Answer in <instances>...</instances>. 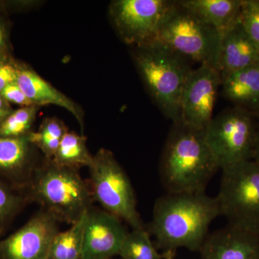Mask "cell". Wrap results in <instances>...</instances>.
Returning a JSON list of instances; mask_svg holds the SVG:
<instances>
[{"instance_id":"1","label":"cell","mask_w":259,"mask_h":259,"mask_svg":"<svg viewBox=\"0 0 259 259\" xmlns=\"http://www.w3.org/2000/svg\"><path fill=\"white\" fill-rule=\"evenodd\" d=\"M220 215L217 199L205 192L167 193L156 200L147 231L159 248L195 251L200 250L209 226Z\"/></svg>"},{"instance_id":"2","label":"cell","mask_w":259,"mask_h":259,"mask_svg":"<svg viewBox=\"0 0 259 259\" xmlns=\"http://www.w3.org/2000/svg\"><path fill=\"white\" fill-rule=\"evenodd\" d=\"M220 169L204 131L174 124L162 153L159 171L167 193L205 192Z\"/></svg>"},{"instance_id":"3","label":"cell","mask_w":259,"mask_h":259,"mask_svg":"<svg viewBox=\"0 0 259 259\" xmlns=\"http://www.w3.org/2000/svg\"><path fill=\"white\" fill-rule=\"evenodd\" d=\"M135 61L156 103L174 124L180 120V102L193 69L190 60L161 42L136 48Z\"/></svg>"},{"instance_id":"4","label":"cell","mask_w":259,"mask_h":259,"mask_svg":"<svg viewBox=\"0 0 259 259\" xmlns=\"http://www.w3.org/2000/svg\"><path fill=\"white\" fill-rule=\"evenodd\" d=\"M30 192L44 210L70 225L92 209L91 190L77 170L58 166L51 161L33 171Z\"/></svg>"},{"instance_id":"5","label":"cell","mask_w":259,"mask_h":259,"mask_svg":"<svg viewBox=\"0 0 259 259\" xmlns=\"http://www.w3.org/2000/svg\"><path fill=\"white\" fill-rule=\"evenodd\" d=\"M222 34L175 1L156 40L190 61L218 70Z\"/></svg>"},{"instance_id":"6","label":"cell","mask_w":259,"mask_h":259,"mask_svg":"<svg viewBox=\"0 0 259 259\" xmlns=\"http://www.w3.org/2000/svg\"><path fill=\"white\" fill-rule=\"evenodd\" d=\"M259 129V116L234 107L213 117L204 136L220 169L251 161Z\"/></svg>"},{"instance_id":"7","label":"cell","mask_w":259,"mask_h":259,"mask_svg":"<svg viewBox=\"0 0 259 259\" xmlns=\"http://www.w3.org/2000/svg\"><path fill=\"white\" fill-rule=\"evenodd\" d=\"M92 195L104 210L129 225L133 229L144 228L134 187L111 151L102 148L89 166Z\"/></svg>"},{"instance_id":"8","label":"cell","mask_w":259,"mask_h":259,"mask_svg":"<svg viewBox=\"0 0 259 259\" xmlns=\"http://www.w3.org/2000/svg\"><path fill=\"white\" fill-rule=\"evenodd\" d=\"M217 197L228 224L259 233V166L247 161L222 170Z\"/></svg>"},{"instance_id":"9","label":"cell","mask_w":259,"mask_h":259,"mask_svg":"<svg viewBox=\"0 0 259 259\" xmlns=\"http://www.w3.org/2000/svg\"><path fill=\"white\" fill-rule=\"evenodd\" d=\"M175 3L169 0H117L110 5V16L125 44L144 47L156 40Z\"/></svg>"},{"instance_id":"10","label":"cell","mask_w":259,"mask_h":259,"mask_svg":"<svg viewBox=\"0 0 259 259\" xmlns=\"http://www.w3.org/2000/svg\"><path fill=\"white\" fill-rule=\"evenodd\" d=\"M220 85L221 79L218 69L202 64L193 70L181 98L180 123L204 131L213 118Z\"/></svg>"},{"instance_id":"11","label":"cell","mask_w":259,"mask_h":259,"mask_svg":"<svg viewBox=\"0 0 259 259\" xmlns=\"http://www.w3.org/2000/svg\"><path fill=\"white\" fill-rule=\"evenodd\" d=\"M59 222L46 210L37 213L21 228L0 241V259H48Z\"/></svg>"},{"instance_id":"12","label":"cell","mask_w":259,"mask_h":259,"mask_svg":"<svg viewBox=\"0 0 259 259\" xmlns=\"http://www.w3.org/2000/svg\"><path fill=\"white\" fill-rule=\"evenodd\" d=\"M127 233L120 218L92 208L85 225L81 259H110L118 255Z\"/></svg>"},{"instance_id":"13","label":"cell","mask_w":259,"mask_h":259,"mask_svg":"<svg viewBox=\"0 0 259 259\" xmlns=\"http://www.w3.org/2000/svg\"><path fill=\"white\" fill-rule=\"evenodd\" d=\"M201 259H259V233L228 224L208 234Z\"/></svg>"},{"instance_id":"14","label":"cell","mask_w":259,"mask_h":259,"mask_svg":"<svg viewBox=\"0 0 259 259\" xmlns=\"http://www.w3.org/2000/svg\"><path fill=\"white\" fill-rule=\"evenodd\" d=\"M257 63H259L258 51L240 22L223 34L218 65L221 81Z\"/></svg>"},{"instance_id":"15","label":"cell","mask_w":259,"mask_h":259,"mask_svg":"<svg viewBox=\"0 0 259 259\" xmlns=\"http://www.w3.org/2000/svg\"><path fill=\"white\" fill-rule=\"evenodd\" d=\"M16 82L34 105H55L63 107L71 112L83 127V113L81 107L42 79L34 70L20 64Z\"/></svg>"},{"instance_id":"16","label":"cell","mask_w":259,"mask_h":259,"mask_svg":"<svg viewBox=\"0 0 259 259\" xmlns=\"http://www.w3.org/2000/svg\"><path fill=\"white\" fill-rule=\"evenodd\" d=\"M178 3L223 35L239 23L243 0H181Z\"/></svg>"},{"instance_id":"17","label":"cell","mask_w":259,"mask_h":259,"mask_svg":"<svg viewBox=\"0 0 259 259\" xmlns=\"http://www.w3.org/2000/svg\"><path fill=\"white\" fill-rule=\"evenodd\" d=\"M223 93L235 107L259 116V63L221 81Z\"/></svg>"},{"instance_id":"18","label":"cell","mask_w":259,"mask_h":259,"mask_svg":"<svg viewBox=\"0 0 259 259\" xmlns=\"http://www.w3.org/2000/svg\"><path fill=\"white\" fill-rule=\"evenodd\" d=\"M32 146L28 136L20 138L0 136V171L19 177L28 171Z\"/></svg>"},{"instance_id":"19","label":"cell","mask_w":259,"mask_h":259,"mask_svg":"<svg viewBox=\"0 0 259 259\" xmlns=\"http://www.w3.org/2000/svg\"><path fill=\"white\" fill-rule=\"evenodd\" d=\"M93 161V156L89 151L86 137L68 131L51 161L58 166L77 170L82 166H90Z\"/></svg>"},{"instance_id":"20","label":"cell","mask_w":259,"mask_h":259,"mask_svg":"<svg viewBox=\"0 0 259 259\" xmlns=\"http://www.w3.org/2000/svg\"><path fill=\"white\" fill-rule=\"evenodd\" d=\"M88 212L77 222L71 225L69 229L59 232L56 235L51 243L48 259L81 258L83 233Z\"/></svg>"},{"instance_id":"21","label":"cell","mask_w":259,"mask_h":259,"mask_svg":"<svg viewBox=\"0 0 259 259\" xmlns=\"http://www.w3.org/2000/svg\"><path fill=\"white\" fill-rule=\"evenodd\" d=\"M67 131L62 121L49 117L42 121L37 131H31L28 136L32 146L38 148L51 161Z\"/></svg>"},{"instance_id":"22","label":"cell","mask_w":259,"mask_h":259,"mask_svg":"<svg viewBox=\"0 0 259 259\" xmlns=\"http://www.w3.org/2000/svg\"><path fill=\"white\" fill-rule=\"evenodd\" d=\"M118 255L122 259H163L144 228L128 232Z\"/></svg>"},{"instance_id":"23","label":"cell","mask_w":259,"mask_h":259,"mask_svg":"<svg viewBox=\"0 0 259 259\" xmlns=\"http://www.w3.org/2000/svg\"><path fill=\"white\" fill-rule=\"evenodd\" d=\"M39 107H23L14 110L0 124V136L10 138L25 137L31 132Z\"/></svg>"},{"instance_id":"24","label":"cell","mask_w":259,"mask_h":259,"mask_svg":"<svg viewBox=\"0 0 259 259\" xmlns=\"http://www.w3.org/2000/svg\"><path fill=\"white\" fill-rule=\"evenodd\" d=\"M239 22L259 52V0H243Z\"/></svg>"},{"instance_id":"25","label":"cell","mask_w":259,"mask_h":259,"mask_svg":"<svg viewBox=\"0 0 259 259\" xmlns=\"http://www.w3.org/2000/svg\"><path fill=\"white\" fill-rule=\"evenodd\" d=\"M23 201V197L0 182V231L14 217Z\"/></svg>"},{"instance_id":"26","label":"cell","mask_w":259,"mask_h":259,"mask_svg":"<svg viewBox=\"0 0 259 259\" xmlns=\"http://www.w3.org/2000/svg\"><path fill=\"white\" fill-rule=\"evenodd\" d=\"M20 66L9 56L0 59V94L8 85L16 82Z\"/></svg>"},{"instance_id":"27","label":"cell","mask_w":259,"mask_h":259,"mask_svg":"<svg viewBox=\"0 0 259 259\" xmlns=\"http://www.w3.org/2000/svg\"><path fill=\"white\" fill-rule=\"evenodd\" d=\"M0 96L9 103L20 105L21 107L34 105L22 91L17 82L8 85L0 94Z\"/></svg>"},{"instance_id":"28","label":"cell","mask_w":259,"mask_h":259,"mask_svg":"<svg viewBox=\"0 0 259 259\" xmlns=\"http://www.w3.org/2000/svg\"><path fill=\"white\" fill-rule=\"evenodd\" d=\"M8 37L4 22L0 18V59L8 57Z\"/></svg>"},{"instance_id":"29","label":"cell","mask_w":259,"mask_h":259,"mask_svg":"<svg viewBox=\"0 0 259 259\" xmlns=\"http://www.w3.org/2000/svg\"><path fill=\"white\" fill-rule=\"evenodd\" d=\"M13 111V109L10 107L9 102H7L0 96V124Z\"/></svg>"},{"instance_id":"30","label":"cell","mask_w":259,"mask_h":259,"mask_svg":"<svg viewBox=\"0 0 259 259\" xmlns=\"http://www.w3.org/2000/svg\"><path fill=\"white\" fill-rule=\"evenodd\" d=\"M252 161L255 162V163L259 166V129L258 136H257L256 143H255L254 153H253V159Z\"/></svg>"},{"instance_id":"31","label":"cell","mask_w":259,"mask_h":259,"mask_svg":"<svg viewBox=\"0 0 259 259\" xmlns=\"http://www.w3.org/2000/svg\"><path fill=\"white\" fill-rule=\"evenodd\" d=\"M175 250H167L163 252V259H175Z\"/></svg>"}]
</instances>
